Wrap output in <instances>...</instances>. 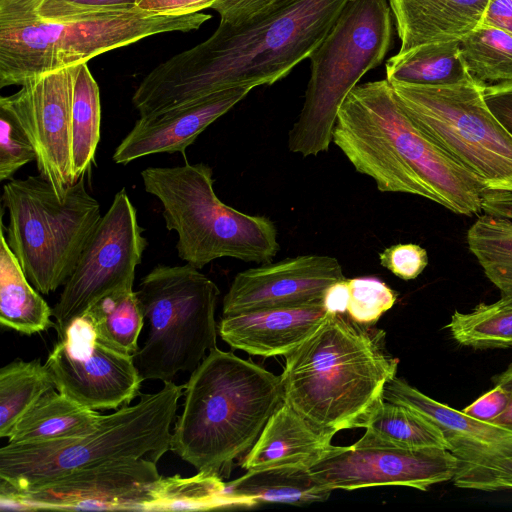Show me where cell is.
<instances>
[{
  "instance_id": "7dc6e473",
  "label": "cell",
  "mask_w": 512,
  "mask_h": 512,
  "mask_svg": "<svg viewBox=\"0 0 512 512\" xmlns=\"http://www.w3.org/2000/svg\"><path fill=\"white\" fill-rule=\"evenodd\" d=\"M495 385H500L509 394L506 410L492 423L512 431V364L505 371L493 378Z\"/></svg>"
},
{
  "instance_id": "d4e9b609",
  "label": "cell",
  "mask_w": 512,
  "mask_h": 512,
  "mask_svg": "<svg viewBox=\"0 0 512 512\" xmlns=\"http://www.w3.org/2000/svg\"><path fill=\"white\" fill-rule=\"evenodd\" d=\"M383 399L421 414L441 431L449 445L456 441L492 443L512 437V431L440 403L396 376L385 384Z\"/></svg>"
},
{
  "instance_id": "603a6c76",
  "label": "cell",
  "mask_w": 512,
  "mask_h": 512,
  "mask_svg": "<svg viewBox=\"0 0 512 512\" xmlns=\"http://www.w3.org/2000/svg\"><path fill=\"white\" fill-rule=\"evenodd\" d=\"M3 208L0 228V323L32 335L53 326L52 309L25 275L4 234Z\"/></svg>"
},
{
  "instance_id": "7a4b0ae2",
  "label": "cell",
  "mask_w": 512,
  "mask_h": 512,
  "mask_svg": "<svg viewBox=\"0 0 512 512\" xmlns=\"http://www.w3.org/2000/svg\"><path fill=\"white\" fill-rule=\"evenodd\" d=\"M332 142L381 192L424 197L460 215L482 212L485 187L413 123L387 79L347 94Z\"/></svg>"
},
{
  "instance_id": "9c48e42d",
  "label": "cell",
  "mask_w": 512,
  "mask_h": 512,
  "mask_svg": "<svg viewBox=\"0 0 512 512\" xmlns=\"http://www.w3.org/2000/svg\"><path fill=\"white\" fill-rule=\"evenodd\" d=\"M2 207L9 215L7 242L34 288L49 294L64 286L101 219L85 175L60 200L40 175L10 179Z\"/></svg>"
},
{
  "instance_id": "2e32d148",
  "label": "cell",
  "mask_w": 512,
  "mask_h": 512,
  "mask_svg": "<svg viewBox=\"0 0 512 512\" xmlns=\"http://www.w3.org/2000/svg\"><path fill=\"white\" fill-rule=\"evenodd\" d=\"M457 466V457L448 449L354 443L332 446L310 471L332 490L396 485L426 491L431 485L452 480Z\"/></svg>"
},
{
  "instance_id": "1f68e13d",
  "label": "cell",
  "mask_w": 512,
  "mask_h": 512,
  "mask_svg": "<svg viewBox=\"0 0 512 512\" xmlns=\"http://www.w3.org/2000/svg\"><path fill=\"white\" fill-rule=\"evenodd\" d=\"M55 389L52 374L39 360L15 359L0 370V437L7 438L21 416Z\"/></svg>"
},
{
  "instance_id": "f1b7e54d",
  "label": "cell",
  "mask_w": 512,
  "mask_h": 512,
  "mask_svg": "<svg viewBox=\"0 0 512 512\" xmlns=\"http://www.w3.org/2000/svg\"><path fill=\"white\" fill-rule=\"evenodd\" d=\"M253 500L236 497L227 483L215 474L198 472L192 477H161L153 488L148 511L211 510L226 507H252Z\"/></svg>"
},
{
  "instance_id": "6da1fadb",
  "label": "cell",
  "mask_w": 512,
  "mask_h": 512,
  "mask_svg": "<svg viewBox=\"0 0 512 512\" xmlns=\"http://www.w3.org/2000/svg\"><path fill=\"white\" fill-rule=\"evenodd\" d=\"M349 0H287L241 24L220 21L204 42L156 66L136 88L140 116L239 86L272 85L325 38Z\"/></svg>"
},
{
  "instance_id": "8fae6325",
  "label": "cell",
  "mask_w": 512,
  "mask_h": 512,
  "mask_svg": "<svg viewBox=\"0 0 512 512\" xmlns=\"http://www.w3.org/2000/svg\"><path fill=\"white\" fill-rule=\"evenodd\" d=\"M390 84L413 123L485 189L512 192V135L486 104V85Z\"/></svg>"
},
{
  "instance_id": "b9f144b4",
  "label": "cell",
  "mask_w": 512,
  "mask_h": 512,
  "mask_svg": "<svg viewBox=\"0 0 512 512\" xmlns=\"http://www.w3.org/2000/svg\"><path fill=\"white\" fill-rule=\"evenodd\" d=\"M484 99L495 117L512 135V82L486 85Z\"/></svg>"
},
{
  "instance_id": "f35d334b",
  "label": "cell",
  "mask_w": 512,
  "mask_h": 512,
  "mask_svg": "<svg viewBox=\"0 0 512 512\" xmlns=\"http://www.w3.org/2000/svg\"><path fill=\"white\" fill-rule=\"evenodd\" d=\"M381 266L403 280L416 279L428 265L427 251L418 244H395L379 253Z\"/></svg>"
},
{
  "instance_id": "4316f807",
  "label": "cell",
  "mask_w": 512,
  "mask_h": 512,
  "mask_svg": "<svg viewBox=\"0 0 512 512\" xmlns=\"http://www.w3.org/2000/svg\"><path fill=\"white\" fill-rule=\"evenodd\" d=\"M449 450L458 459L452 479L458 488L512 490V437L492 443L456 441Z\"/></svg>"
},
{
  "instance_id": "7c38bea8",
  "label": "cell",
  "mask_w": 512,
  "mask_h": 512,
  "mask_svg": "<svg viewBox=\"0 0 512 512\" xmlns=\"http://www.w3.org/2000/svg\"><path fill=\"white\" fill-rule=\"evenodd\" d=\"M142 233L136 208L122 189L101 217L52 308L59 337L102 298L133 289L135 270L148 244Z\"/></svg>"
},
{
  "instance_id": "8d00e7d4",
  "label": "cell",
  "mask_w": 512,
  "mask_h": 512,
  "mask_svg": "<svg viewBox=\"0 0 512 512\" xmlns=\"http://www.w3.org/2000/svg\"><path fill=\"white\" fill-rule=\"evenodd\" d=\"M137 2L138 0H39L28 12L12 20L37 18L57 21L86 14L134 10L137 9Z\"/></svg>"
},
{
  "instance_id": "f6af8a7d",
  "label": "cell",
  "mask_w": 512,
  "mask_h": 512,
  "mask_svg": "<svg viewBox=\"0 0 512 512\" xmlns=\"http://www.w3.org/2000/svg\"><path fill=\"white\" fill-rule=\"evenodd\" d=\"M482 212L512 221V192L485 189L482 196Z\"/></svg>"
},
{
  "instance_id": "4dcf8cb0",
  "label": "cell",
  "mask_w": 512,
  "mask_h": 512,
  "mask_svg": "<svg viewBox=\"0 0 512 512\" xmlns=\"http://www.w3.org/2000/svg\"><path fill=\"white\" fill-rule=\"evenodd\" d=\"M84 315L103 344L126 355L137 353L144 316L133 289L117 291L102 298Z\"/></svg>"
},
{
  "instance_id": "83f0119b",
  "label": "cell",
  "mask_w": 512,
  "mask_h": 512,
  "mask_svg": "<svg viewBox=\"0 0 512 512\" xmlns=\"http://www.w3.org/2000/svg\"><path fill=\"white\" fill-rule=\"evenodd\" d=\"M359 446L443 448L450 445L441 431L418 412L383 400L365 427Z\"/></svg>"
},
{
  "instance_id": "836d02e7",
  "label": "cell",
  "mask_w": 512,
  "mask_h": 512,
  "mask_svg": "<svg viewBox=\"0 0 512 512\" xmlns=\"http://www.w3.org/2000/svg\"><path fill=\"white\" fill-rule=\"evenodd\" d=\"M460 55L469 75L487 85L512 82V35L480 24L459 41Z\"/></svg>"
},
{
  "instance_id": "e575fe53",
  "label": "cell",
  "mask_w": 512,
  "mask_h": 512,
  "mask_svg": "<svg viewBox=\"0 0 512 512\" xmlns=\"http://www.w3.org/2000/svg\"><path fill=\"white\" fill-rule=\"evenodd\" d=\"M461 346L474 349L512 347V297L480 303L470 312L454 311L446 325Z\"/></svg>"
},
{
  "instance_id": "bcb514c9",
  "label": "cell",
  "mask_w": 512,
  "mask_h": 512,
  "mask_svg": "<svg viewBox=\"0 0 512 512\" xmlns=\"http://www.w3.org/2000/svg\"><path fill=\"white\" fill-rule=\"evenodd\" d=\"M349 302L348 279L344 278L330 285L324 292L322 303L332 314H347Z\"/></svg>"
},
{
  "instance_id": "5b68a950",
  "label": "cell",
  "mask_w": 512,
  "mask_h": 512,
  "mask_svg": "<svg viewBox=\"0 0 512 512\" xmlns=\"http://www.w3.org/2000/svg\"><path fill=\"white\" fill-rule=\"evenodd\" d=\"M185 385L164 382L141 394L134 405L102 415L78 436L30 445L8 443L0 449V488L24 489L85 467L125 458L155 463L170 450L171 425Z\"/></svg>"
},
{
  "instance_id": "44dd1931",
  "label": "cell",
  "mask_w": 512,
  "mask_h": 512,
  "mask_svg": "<svg viewBox=\"0 0 512 512\" xmlns=\"http://www.w3.org/2000/svg\"><path fill=\"white\" fill-rule=\"evenodd\" d=\"M488 0H389L399 52L439 41H460L482 23Z\"/></svg>"
},
{
  "instance_id": "d6a6232c",
  "label": "cell",
  "mask_w": 512,
  "mask_h": 512,
  "mask_svg": "<svg viewBox=\"0 0 512 512\" xmlns=\"http://www.w3.org/2000/svg\"><path fill=\"white\" fill-rule=\"evenodd\" d=\"M466 241L501 296L512 297V221L483 213L468 229Z\"/></svg>"
},
{
  "instance_id": "8992f818",
  "label": "cell",
  "mask_w": 512,
  "mask_h": 512,
  "mask_svg": "<svg viewBox=\"0 0 512 512\" xmlns=\"http://www.w3.org/2000/svg\"><path fill=\"white\" fill-rule=\"evenodd\" d=\"M141 177L145 191L161 202L166 228L177 233V253L186 263L201 269L229 257L265 264L278 253L274 222L223 203L208 165L148 167Z\"/></svg>"
},
{
  "instance_id": "60d3db41",
  "label": "cell",
  "mask_w": 512,
  "mask_h": 512,
  "mask_svg": "<svg viewBox=\"0 0 512 512\" xmlns=\"http://www.w3.org/2000/svg\"><path fill=\"white\" fill-rule=\"evenodd\" d=\"M508 403V392L495 385L462 411L477 420L493 423L506 410Z\"/></svg>"
},
{
  "instance_id": "e0dca14e",
  "label": "cell",
  "mask_w": 512,
  "mask_h": 512,
  "mask_svg": "<svg viewBox=\"0 0 512 512\" xmlns=\"http://www.w3.org/2000/svg\"><path fill=\"white\" fill-rule=\"evenodd\" d=\"M341 264L327 255H300L237 273L223 298L222 314L322 302L344 279Z\"/></svg>"
},
{
  "instance_id": "52a82bcc",
  "label": "cell",
  "mask_w": 512,
  "mask_h": 512,
  "mask_svg": "<svg viewBox=\"0 0 512 512\" xmlns=\"http://www.w3.org/2000/svg\"><path fill=\"white\" fill-rule=\"evenodd\" d=\"M209 14L164 15L139 9L86 14L57 21H0V87L88 62L109 50L166 32L198 29Z\"/></svg>"
},
{
  "instance_id": "9a60e30c",
  "label": "cell",
  "mask_w": 512,
  "mask_h": 512,
  "mask_svg": "<svg viewBox=\"0 0 512 512\" xmlns=\"http://www.w3.org/2000/svg\"><path fill=\"white\" fill-rule=\"evenodd\" d=\"M78 65L64 67L24 84L0 98V108L22 127L36 151L39 175L60 200L75 183L72 165V103Z\"/></svg>"
},
{
  "instance_id": "3957f363",
  "label": "cell",
  "mask_w": 512,
  "mask_h": 512,
  "mask_svg": "<svg viewBox=\"0 0 512 512\" xmlns=\"http://www.w3.org/2000/svg\"><path fill=\"white\" fill-rule=\"evenodd\" d=\"M369 327L330 313L285 356L284 401L322 431L365 428L396 376L398 359L386 351L385 333Z\"/></svg>"
},
{
  "instance_id": "ee69618b",
  "label": "cell",
  "mask_w": 512,
  "mask_h": 512,
  "mask_svg": "<svg viewBox=\"0 0 512 512\" xmlns=\"http://www.w3.org/2000/svg\"><path fill=\"white\" fill-rule=\"evenodd\" d=\"M481 24L499 28L512 35V0H488Z\"/></svg>"
},
{
  "instance_id": "ab89813d",
  "label": "cell",
  "mask_w": 512,
  "mask_h": 512,
  "mask_svg": "<svg viewBox=\"0 0 512 512\" xmlns=\"http://www.w3.org/2000/svg\"><path fill=\"white\" fill-rule=\"evenodd\" d=\"M287 0H217L211 7L220 15V21L241 24L261 16Z\"/></svg>"
},
{
  "instance_id": "cb8c5ba5",
  "label": "cell",
  "mask_w": 512,
  "mask_h": 512,
  "mask_svg": "<svg viewBox=\"0 0 512 512\" xmlns=\"http://www.w3.org/2000/svg\"><path fill=\"white\" fill-rule=\"evenodd\" d=\"M236 497L260 502L289 505L311 504L326 501L333 491L317 480L310 468L300 466H275L251 469L227 483Z\"/></svg>"
},
{
  "instance_id": "ba28073f",
  "label": "cell",
  "mask_w": 512,
  "mask_h": 512,
  "mask_svg": "<svg viewBox=\"0 0 512 512\" xmlns=\"http://www.w3.org/2000/svg\"><path fill=\"white\" fill-rule=\"evenodd\" d=\"M387 0H349L309 56L311 75L303 107L288 134V148L303 157L328 151L347 94L387 54L392 40Z\"/></svg>"
},
{
  "instance_id": "d6986e66",
  "label": "cell",
  "mask_w": 512,
  "mask_h": 512,
  "mask_svg": "<svg viewBox=\"0 0 512 512\" xmlns=\"http://www.w3.org/2000/svg\"><path fill=\"white\" fill-rule=\"evenodd\" d=\"M330 313L322 302L222 314L217 326L223 341L250 355L286 356L305 342Z\"/></svg>"
},
{
  "instance_id": "5bb4252c",
  "label": "cell",
  "mask_w": 512,
  "mask_h": 512,
  "mask_svg": "<svg viewBox=\"0 0 512 512\" xmlns=\"http://www.w3.org/2000/svg\"><path fill=\"white\" fill-rule=\"evenodd\" d=\"M45 364L59 392L95 410L129 405L143 382L133 356L103 344L85 315L67 326Z\"/></svg>"
},
{
  "instance_id": "f546056e",
  "label": "cell",
  "mask_w": 512,
  "mask_h": 512,
  "mask_svg": "<svg viewBox=\"0 0 512 512\" xmlns=\"http://www.w3.org/2000/svg\"><path fill=\"white\" fill-rule=\"evenodd\" d=\"M87 63L78 64L74 81L71 147L75 182L90 170L100 140V93Z\"/></svg>"
},
{
  "instance_id": "30bf717a",
  "label": "cell",
  "mask_w": 512,
  "mask_h": 512,
  "mask_svg": "<svg viewBox=\"0 0 512 512\" xmlns=\"http://www.w3.org/2000/svg\"><path fill=\"white\" fill-rule=\"evenodd\" d=\"M136 293L148 328L133 356L141 379L164 383L181 371L193 372L216 347L217 285L189 263L157 265Z\"/></svg>"
},
{
  "instance_id": "4fadbf2b",
  "label": "cell",
  "mask_w": 512,
  "mask_h": 512,
  "mask_svg": "<svg viewBox=\"0 0 512 512\" xmlns=\"http://www.w3.org/2000/svg\"><path fill=\"white\" fill-rule=\"evenodd\" d=\"M162 476L148 458H125L75 470L24 489L0 488L1 504L20 509L145 510Z\"/></svg>"
},
{
  "instance_id": "277c9868",
  "label": "cell",
  "mask_w": 512,
  "mask_h": 512,
  "mask_svg": "<svg viewBox=\"0 0 512 512\" xmlns=\"http://www.w3.org/2000/svg\"><path fill=\"white\" fill-rule=\"evenodd\" d=\"M283 402L280 376L216 346L185 384L170 450L198 472L228 477Z\"/></svg>"
},
{
  "instance_id": "ffe728a7",
  "label": "cell",
  "mask_w": 512,
  "mask_h": 512,
  "mask_svg": "<svg viewBox=\"0 0 512 512\" xmlns=\"http://www.w3.org/2000/svg\"><path fill=\"white\" fill-rule=\"evenodd\" d=\"M334 435L312 425L284 401L266 423L241 467L246 470L275 466L310 468L331 449Z\"/></svg>"
},
{
  "instance_id": "484cf974",
  "label": "cell",
  "mask_w": 512,
  "mask_h": 512,
  "mask_svg": "<svg viewBox=\"0 0 512 512\" xmlns=\"http://www.w3.org/2000/svg\"><path fill=\"white\" fill-rule=\"evenodd\" d=\"M471 78L457 40L422 44L398 52L386 62V79L390 83L444 86Z\"/></svg>"
},
{
  "instance_id": "d590c367",
  "label": "cell",
  "mask_w": 512,
  "mask_h": 512,
  "mask_svg": "<svg viewBox=\"0 0 512 512\" xmlns=\"http://www.w3.org/2000/svg\"><path fill=\"white\" fill-rule=\"evenodd\" d=\"M348 285L347 315L362 325L375 324L397 301V293L376 277L351 278Z\"/></svg>"
},
{
  "instance_id": "c3c4849f",
  "label": "cell",
  "mask_w": 512,
  "mask_h": 512,
  "mask_svg": "<svg viewBox=\"0 0 512 512\" xmlns=\"http://www.w3.org/2000/svg\"><path fill=\"white\" fill-rule=\"evenodd\" d=\"M39 0H0V21L12 20L28 12Z\"/></svg>"
},
{
  "instance_id": "74e56055",
  "label": "cell",
  "mask_w": 512,
  "mask_h": 512,
  "mask_svg": "<svg viewBox=\"0 0 512 512\" xmlns=\"http://www.w3.org/2000/svg\"><path fill=\"white\" fill-rule=\"evenodd\" d=\"M36 161V151L18 122L0 108V181L10 180L24 165Z\"/></svg>"
},
{
  "instance_id": "7402d4cb",
  "label": "cell",
  "mask_w": 512,
  "mask_h": 512,
  "mask_svg": "<svg viewBox=\"0 0 512 512\" xmlns=\"http://www.w3.org/2000/svg\"><path fill=\"white\" fill-rule=\"evenodd\" d=\"M101 416L98 410L52 389L16 422L7 436L8 443L41 444L78 436L93 429Z\"/></svg>"
},
{
  "instance_id": "7bdbcfd3",
  "label": "cell",
  "mask_w": 512,
  "mask_h": 512,
  "mask_svg": "<svg viewBox=\"0 0 512 512\" xmlns=\"http://www.w3.org/2000/svg\"><path fill=\"white\" fill-rule=\"evenodd\" d=\"M217 0H138L137 9L154 14L184 15L211 8Z\"/></svg>"
},
{
  "instance_id": "ac0fdd59",
  "label": "cell",
  "mask_w": 512,
  "mask_h": 512,
  "mask_svg": "<svg viewBox=\"0 0 512 512\" xmlns=\"http://www.w3.org/2000/svg\"><path fill=\"white\" fill-rule=\"evenodd\" d=\"M253 89L239 86L140 116L116 147L112 159L126 165L157 153L181 152L214 121L227 113Z\"/></svg>"
}]
</instances>
